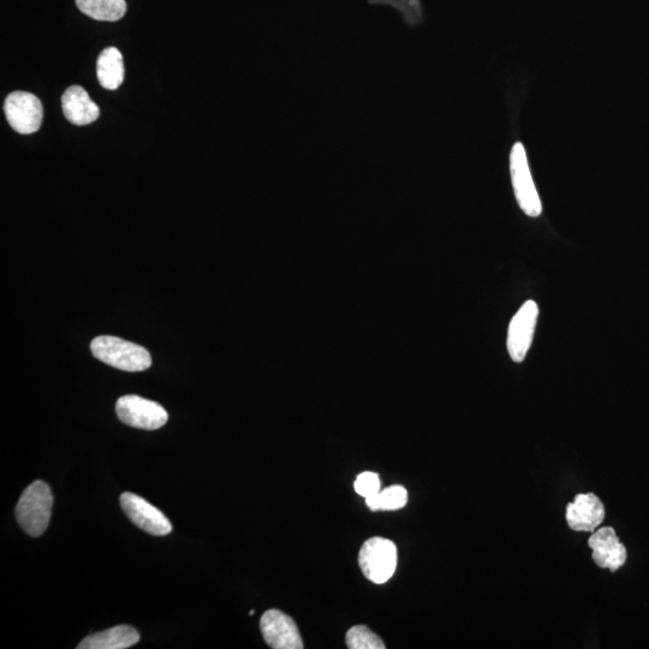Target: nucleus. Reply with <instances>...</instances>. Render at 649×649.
Here are the masks:
<instances>
[{
    "mask_svg": "<svg viewBox=\"0 0 649 649\" xmlns=\"http://www.w3.org/2000/svg\"><path fill=\"white\" fill-rule=\"evenodd\" d=\"M375 7L394 8L402 15L404 23L410 28L419 27L424 21V9L421 0H368Z\"/></svg>",
    "mask_w": 649,
    "mask_h": 649,
    "instance_id": "obj_17",
    "label": "nucleus"
},
{
    "mask_svg": "<svg viewBox=\"0 0 649 649\" xmlns=\"http://www.w3.org/2000/svg\"><path fill=\"white\" fill-rule=\"evenodd\" d=\"M139 641L138 630L129 627V625H118V627L87 636L77 646V649H125L133 647Z\"/></svg>",
    "mask_w": 649,
    "mask_h": 649,
    "instance_id": "obj_13",
    "label": "nucleus"
},
{
    "mask_svg": "<svg viewBox=\"0 0 649 649\" xmlns=\"http://www.w3.org/2000/svg\"><path fill=\"white\" fill-rule=\"evenodd\" d=\"M260 629L264 640L271 648L302 649L305 647L294 619L282 611H266L261 617Z\"/></svg>",
    "mask_w": 649,
    "mask_h": 649,
    "instance_id": "obj_9",
    "label": "nucleus"
},
{
    "mask_svg": "<svg viewBox=\"0 0 649 649\" xmlns=\"http://www.w3.org/2000/svg\"><path fill=\"white\" fill-rule=\"evenodd\" d=\"M588 546L593 551L594 563L601 569H610L612 573H615L627 562V549L619 541L615 529L611 527L594 531L588 540Z\"/></svg>",
    "mask_w": 649,
    "mask_h": 649,
    "instance_id": "obj_10",
    "label": "nucleus"
},
{
    "mask_svg": "<svg viewBox=\"0 0 649 649\" xmlns=\"http://www.w3.org/2000/svg\"><path fill=\"white\" fill-rule=\"evenodd\" d=\"M567 522L575 532H594L605 520V506L594 493H582L567 506Z\"/></svg>",
    "mask_w": 649,
    "mask_h": 649,
    "instance_id": "obj_11",
    "label": "nucleus"
},
{
    "mask_svg": "<svg viewBox=\"0 0 649 649\" xmlns=\"http://www.w3.org/2000/svg\"><path fill=\"white\" fill-rule=\"evenodd\" d=\"M52 505V491L44 481H34L22 493L16 506V517L29 537L38 538L45 533L51 520Z\"/></svg>",
    "mask_w": 649,
    "mask_h": 649,
    "instance_id": "obj_2",
    "label": "nucleus"
},
{
    "mask_svg": "<svg viewBox=\"0 0 649 649\" xmlns=\"http://www.w3.org/2000/svg\"><path fill=\"white\" fill-rule=\"evenodd\" d=\"M82 14L93 20L116 22L123 19L127 11L125 0H75Z\"/></svg>",
    "mask_w": 649,
    "mask_h": 649,
    "instance_id": "obj_15",
    "label": "nucleus"
},
{
    "mask_svg": "<svg viewBox=\"0 0 649 649\" xmlns=\"http://www.w3.org/2000/svg\"><path fill=\"white\" fill-rule=\"evenodd\" d=\"M347 646L350 649H385L384 642L381 641L377 634H374L366 625H356L351 628L347 637Z\"/></svg>",
    "mask_w": 649,
    "mask_h": 649,
    "instance_id": "obj_18",
    "label": "nucleus"
},
{
    "mask_svg": "<svg viewBox=\"0 0 649 649\" xmlns=\"http://www.w3.org/2000/svg\"><path fill=\"white\" fill-rule=\"evenodd\" d=\"M4 110L10 127L19 134L37 133L43 123V104L32 93L21 91L10 93L5 99Z\"/></svg>",
    "mask_w": 649,
    "mask_h": 649,
    "instance_id": "obj_6",
    "label": "nucleus"
},
{
    "mask_svg": "<svg viewBox=\"0 0 649 649\" xmlns=\"http://www.w3.org/2000/svg\"><path fill=\"white\" fill-rule=\"evenodd\" d=\"M97 75L100 85L109 91H115L124 80L122 53L116 47H109L100 53L97 62Z\"/></svg>",
    "mask_w": 649,
    "mask_h": 649,
    "instance_id": "obj_14",
    "label": "nucleus"
},
{
    "mask_svg": "<svg viewBox=\"0 0 649 649\" xmlns=\"http://www.w3.org/2000/svg\"><path fill=\"white\" fill-rule=\"evenodd\" d=\"M510 171L517 204L527 216L539 217L543 212V206H541L538 190L535 188L531 169H529L525 146L521 142H517L512 147Z\"/></svg>",
    "mask_w": 649,
    "mask_h": 649,
    "instance_id": "obj_4",
    "label": "nucleus"
},
{
    "mask_svg": "<svg viewBox=\"0 0 649 649\" xmlns=\"http://www.w3.org/2000/svg\"><path fill=\"white\" fill-rule=\"evenodd\" d=\"M538 317L537 303L527 301L512 318L508 331V351L512 361L520 363L526 359L533 343Z\"/></svg>",
    "mask_w": 649,
    "mask_h": 649,
    "instance_id": "obj_8",
    "label": "nucleus"
},
{
    "mask_svg": "<svg viewBox=\"0 0 649 649\" xmlns=\"http://www.w3.org/2000/svg\"><path fill=\"white\" fill-rule=\"evenodd\" d=\"M408 503V492L403 486L385 488L374 496L366 498V504L372 511L400 510Z\"/></svg>",
    "mask_w": 649,
    "mask_h": 649,
    "instance_id": "obj_16",
    "label": "nucleus"
},
{
    "mask_svg": "<svg viewBox=\"0 0 649 649\" xmlns=\"http://www.w3.org/2000/svg\"><path fill=\"white\" fill-rule=\"evenodd\" d=\"M91 350L95 359L124 372H144L152 366V357L146 348L121 338L97 337L93 339Z\"/></svg>",
    "mask_w": 649,
    "mask_h": 649,
    "instance_id": "obj_1",
    "label": "nucleus"
},
{
    "mask_svg": "<svg viewBox=\"0 0 649 649\" xmlns=\"http://www.w3.org/2000/svg\"><path fill=\"white\" fill-rule=\"evenodd\" d=\"M121 505L125 515L142 531L154 537H165L172 532L169 518L144 498L125 492L121 496Z\"/></svg>",
    "mask_w": 649,
    "mask_h": 649,
    "instance_id": "obj_7",
    "label": "nucleus"
},
{
    "mask_svg": "<svg viewBox=\"0 0 649 649\" xmlns=\"http://www.w3.org/2000/svg\"><path fill=\"white\" fill-rule=\"evenodd\" d=\"M65 118L74 125L91 124L100 116V109L80 86H71L62 97Z\"/></svg>",
    "mask_w": 649,
    "mask_h": 649,
    "instance_id": "obj_12",
    "label": "nucleus"
},
{
    "mask_svg": "<svg viewBox=\"0 0 649 649\" xmlns=\"http://www.w3.org/2000/svg\"><path fill=\"white\" fill-rule=\"evenodd\" d=\"M362 573L369 581L383 585L397 568V547L389 539L371 538L362 545L359 555Z\"/></svg>",
    "mask_w": 649,
    "mask_h": 649,
    "instance_id": "obj_3",
    "label": "nucleus"
},
{
    "mask_svg": "<svg viewBox=\"0 0 649 649\" xmlns=\"http://www.w3.org/2000/svg\"><path fill=\"white\" fill-rule=\"evenodd\" d=\"M381 481L378 474L372 472L361 473L357 476L354 487L357 494L369 498L380 492Z\"/></svg>",
    "mask_w": 649,
    "mask_h": 649,
    "instance_id": "obj_19",
    "label": "nucleus"
},
{
    "mask_svg": "<svg viewBox=\"0 0 649 649\" xmlns=\"http://www.w3.org/2000/svg\"><path fill=\"white\" fill-rule=\"evenodd\" d=\"M116 413L123 424L146 431L159 430L169 420L168 412L160 404L135 395L119 398Z\"/></svg>",
    "mask_w": 649,
    "mask_h": 649,
    "instance_id": "obj_5",
    "label": "nucleus"
}]
</instances>
